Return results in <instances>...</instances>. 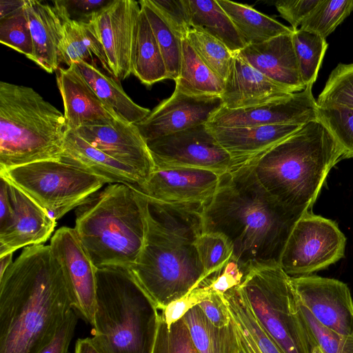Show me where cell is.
<instances>
[{
    "label": "cell",
    "instance_id": "6da1fadb",
    "mask_svg": "<svg viewBox=\"0 0 353 353\" xmlns=\"http://www.w3.org/2000/svg\"><path fill=\"white\" fill-rule=\"evenodd\" d=\"M305 212L273 197L248 161L221 175L216 193L201 212L203 232H221L228 239L231 261L245 276L254 268L280 265L288 237Z\"/></svg>",
    "mask_w": 353,
    "mask_h": 353
},
{
    "label": "cell",
    "instance_id": "7a4b0ae2",
    "mask_svg": "<svg viewBox=\"0 0 353 353\" xmlns=\"http://www.w3.org/2000/svg\"><path fill=\"white\" fill-rule=\"evenodd\" d=\"M73 309L50 245L26 247L0 277V353H39Z\"/></svg>",
    "mask_w": 353,
    "mask_h": 353
},
{
    "label": "cell",
    "instance_id": "3957f363",
    "mask_svg": "<svg viewBox=\"0 0 353 353\" xmlns=\"http://www.w3.org/2000/svg\"><path fill=\"white\" fill-rule=\"evenodd\" d=\"M136 191L145 231L141 253L130 270L163 310L205 280L196 245L203 233V207L167 203Z\"/></svg>",
    "mask_w": 353,
    "mask_h": 353
},
{
    "label": "cell",
    "instance_id": "277c9868",
    "mask_svg": "<svg viewBox=\"0 0 353 353\" xmlns=\"http://www.w3.org/2000/svg\"><path fill=\"white\" fill-rule=\"evenodd\" d=\"M344 151L318 119L249 161L263 188L285 206L301 212L312 206L330 170Z\"/></svg>",
    "mask_w": 353,
    "mask_h": 353
},
{
    "label": "cell",
    "instance_id": "5b68a950",
    "mask_svg": "<svg viewBox=\"0 0 353 353\" xmlns=\"http://www.w3.org/2000/svg\"><path fill=\"white\" fill-rule=\"evenodd\" d=\"M159 310L130 268H97L92 339L104 353H152Z\"/></svg>",
    "mask_w": 353,
    "mask_h": 353
},
{
    "label": "cell",
    "instance_id": "8992f818",
    "mask_svg": "<svg viewBox=\"0 0 353 353\" xmlns=\"http://www.w3.org/2000/svg\"><path fill=\"white\" fill-rule=\"evenodd\" d=\"M75 215L74 229L97 268L135 263L145 231L135 188L110 184L79 205Z\"/></svg>",
    "mask_w": 353,
    "mask_h": 353
},
{
    "label": "cell",
    "instance_id": "52a82bcc",
    "mask_svg": "<svg viewBox=\"0 0 353 353\" xmlns=\"http://www.w3.org/2000/svg\"><path fill=\"white\" fill-rule=\"evenodd\" d=\"M64 114L33 88L0 82V171L60 158Z\"/></svg>",
    "mask_w": 353,
    "mask_h": 353
},
{
    "label": "cell",
    "instance_id": "ba28073f",
    "mask_svg": "<svg viewBox=\"0 0 353 353\" xmlns=\"http://www.w3.org/2000/svg\"><path fill=\"white\" fill-rule=\"evenodd\" d=\"M239 288L254 316L284 353H311L315 346L299 310L291 277L280 265L252 269Z\"/></svg>",
    "mask_w": 353,
    "mask_h": 353
},
{
    "label": "cell",
    "instance_id": "9c48e42d",
    "mask_svg": "<svg viewBox=\"0 0 353 353\" xmlns=\"http://www.w3.org/2000/svg\"><path fill=\"white\" fill-rule=\"evenodd\" d=\"M56 221L106 182L70 157L43 160L0 171Z\"/></svg>",
    "mask_w": 353,
    "mask_h": 353
},
{
    "label": "cell",
    "instance_id": "30bf717a",
    "mask_svg": "<svg viewBox=\"0 0 353 353\" xmlns=\"http://www.w3.org/2000/svg\"><path fill=\"white\" fill-rule=\"evenodd\" d=\"M345 244L335 221L309 211L294 226L279 265L290 277L309 275L343 258Z\"/></svg>",
    "mask_w": 353,
    "mask_h": 353
},
{
    "label": "cell",
    "instance_id": "8fae6325",
    "mask_svg": "<svg viewBox=\"0 0 353 353\" xmlns=\"http://www.w3.org/2000/svg\"><path fill=\"white\" fill-rule=\"evenodd\" d=\"M145 143L154 170L190 168L210 170L221 175L237 166L206 124Z\"/></svg>",
    "mask_w": 353,
    "mask_h": 353
},
{
    "label": "cell",
    "instance_id": "7c38bea8",
    "mask_svg": "<svg viewBox=\"0 0 353 353\" xmlns=\"http://www.w3.org/2000/svg\"><path fill=\"white\" fill-rule=\"evenodd\" d=\"M140 10L138 1L113 0L92 12L88 20L103 48L111 76L118 80L131 74L132 33Z\"/></svg>",
    "mask_w": 353,
    "mask_h": 353
},
{
    "label": "cell",
    "instance_id": "4fadbf2b",
    "mask_svg": "<svg viewBox=\"0 0 353 353\" xmlns=\"http://www.w3.org/2000/svg\"><path fill=\"white\" fill-rule=\"evenodd\" d=\"M291 281L299 303L321 324L340 334L353 333V299L346 283L313 274Z\"/></svg>",
    "mask_w": 353,
    "mask_h": 353
},
{
    "label": "cell",
    "instance_id": "5bb4252c",
    "mask_svg": "<svg viewBox=\"0 0 353 353\" xmlns=\"http://www.w3.org/2000/svg\"><path fill=\"white\" fill-rule=\"evenodd\" d=\"M49 245L69 284L74 309L92 326L96 310L97 268L74 228L63 226L58 229Z\"/></svg>",
    "mask_w": 353,
    "mask_h": 353
},
{
    "label": "cell",
    "instance_id": "9a60e30c",
    "mask_svg": "<svg viewBox=\"0 0 353 353\" xmlns=\"http://www.w3.org/2000/svg\"><path fill=\"white\" fill-rule=\"evenodd\" d=\"M223 106L221 97L194 96L178 89L135 124L145 141L206 124Z\"/></svg>",
    "mask_w": 353,
    "mask_h": 353
},
{
    "label": "cell",
    "instance_id": "2e32d148",
    "mask_svg": "<svg viewBox=\"0 0 353 353\" xmlns=\"http://www.w3.org/2000/svg\"><path fill=\"white\" fill-rule=\"evenodd\" d=\"M318 105L312 88L264 105L239 110L222 106L206 123L212 127H240L278 124H305L317 119Z\"/></svg>",
    "mask_w": 353,
    "mask_h": 353
},
{
    "label": "cell",
    "instance_id": "e0dca14e",
    "mask_svg": "<svg viewBox=\"0 0 353 353\" xmlns=\"http://www.w3.org/2000/svg\"><path fill=\"white\" fill-rule=\"evenodd\" d=\"M220 176L214 172L197 168L157 169L136 189L164 203L204 207L216 193Z\"/></svg>",
    "mask_w": 353,
    "mask_h": 353
},
{
    "label": "cell",
    "instance_id": "ac0fdd59",
    "mask_svg": "<svg viewBox=\"0 0 353 353\" xmlns=\"http://www.w3.org/2000/svg\"><path fill=\"white\" fill-rule=\"evenodd\" d=\"M73 131L96 148L134 170L143 183L154 170L147 144L135 124L119 119L109 124L82 126Z\"/></svg>",
    "mask_w": 353,
    "mask_h": 353
},
{
    "label": "cell",
    "instance_id": "d6986e66",
    "mask_svg": "<svg viewBox=\"0 0 353 353\" xmlns=\"http://www.w3.org/2000/svg\"><path fill=\"white\" fill-rule=\"evenodd\" d=\"M7 181L12 212L8 221L0 227V256L23 247L42 244L50 238L57 223L36 201Z\"/></svg>",
    "mask_w": 353,
    "mask_h": 353
},
{
    "label": "cell",
    "instance_id": "ffe728a7",
    "mask_svg": "<svg viewBox=\"0 0 353 353\" xmlns=\"http://www.w3.org/2000/svg\"><path fill=\"white\" fill-rule=\"evenodd\" d=\"M57 83L63 99L67 130L123 119L99 99L73 65L59 69Z\"/></svg>",
    "mask_w": 353,
    "mask_h": 353
},
{
    "label": "cell",
    "instance_id": "44dd1931",
    "mask_svg": "<svg viewBox=\"0 0 353 353\" xmlns=\"http://www.w3.org/2000/svg\"><path fill=\"white\" fill-rule=\"evenodd\" d=\"M292 93L253 68L236 52L221 98L223 108L239 110L278 101Z\"/></svg>",
    "mask_w": 353,
    "mask_h": 353
},
{
    "label": "cell",
    "instance_id": "7402d4cb",
    "mask_svg": "<svg viewBox=\"0 0 353 353\" xmlns=\"http://www.w3.org/2000/svg\"><path fill=\"white\" fill-rule=\"evenodd\" d=\"M238 54L253 68L292 92L306 88L300 75L292 33L246 46Z\"/></svg>",
    "mask_w": 353,
    "mask_h": 353
},
{
    "label": "cell",
    "instance_id": "603a6c76",
    "mask_svg": "<svg viewBox=\"0 0 353 353\" xmlns=\"http://www.w3.org/2000/svg\"><path fill=\"white\" fill-rule=\"evenodd\" d=\"M305 125V124H303ZM303 124L209 128L236 165L246 163L284 140Z\"/></svg>",
    "mask_w": 353,
    "mask_h": 353
},
{
    "label": "cell",
    "instance_id": "cb8c5ba5",
    "mask_svg": "<svg viewBox=\"0 0 353 353\" xmlns=\"http://www.w3.org/2000/svg\"><path fill=\"white\" fill-rule=\"evenodd\" d=\"M33 46L32 61L48 73L60 65L59 45L63 21L54 6L36 0H24Z\"/></svg>",
    "mask_w": 353,
    "mask_h": 353
},
{
    "label": "cell",
    "instance_id": "d4e9b609",
    "mask_svg": "<svg viewBox=\"0 0 353 353\" xmlns=\"http://www.w3.org/2000/svg\"><path fill=\"white\" fill-rule=\"evenodd\" d=\"M63 154L102 178L106 183H121L134 188L143 183L134 170L96 148L73 130L66 131Z\"/></svg>",
    "mask_w": 353,
    "mask_h": 353
},
{
    "label": "cell",
    "instance_id": "484cf974",
    "mask_svg": "<svg viewBox=\"0 0 353 353\" xmlns=\"http://www.w3.org/2000/svg\"><path fill=\"white\" fill-rule=\"evenodd\" d=\"M237 342L236 353H284L260 324L239 285L223 294Z\"/></svg>",
    "mask_w": 353,
    "mask_h": 353
},
{
    "label": "cell",
    "instance_id": "4316f807",
    "mask_svg": "<svg viewBox=\"0 0 353 353\" xmlns=\"http://www.w3.org/2000/svg\"><path fill=\"white\" fill-rule=\"evenodd\" d=\"M54 3L63 21V38L59 48L60 63L69 67L82 61L94 62L96 58L110 74L103 48L89 21L70 18L63 1H55Z\"/></svg>",
    "mask_w": 353,
    "mask_h": 353
},
{
    "label": "cell",
    "instance_id": "83f0119b",
    "mask_svg": "<svg viewBox=\"0 0 353 353\" xmlns=\"http://www.w3.org/2000/svg\"><path fill=\"white\" fill-rule=\"evenodd\" d=\"M130 71L131 74L147 86L168 79L158 43L148 19L141 8L133 29Z\"/></svg>",
    "mask_w": 353,
    "mask_h": 353
},
{
    "label": "cell",
    "instance_id": "f1b7e54d",
    "mask_svg": "<svg viewBox=\"0 0 353 353\" xmlns=\"http://www.w3.org/2000/svg\"><path fill=\"white\" fill-rule=\"evenodd\" d=\"M75 68L99 99L127 122L137 124L150 112L125 92L119 81L102 72L94 62L73 63Z\"/></svg>",
    "mask_w": 353,
    "mask_h": 353
},
{
    "label": "cell",
    "instance_id": "f546056e",
    "mask_svg": "<svg viewBox=\"0 0 353 353\" xmlns=\"http://www.w3.org/2000/svg\"><path fill=\"white\" fill-rule=\"evenodd\" d=\"M192 28L200 29L222 42L232 52L246 44L216 0H187Z\"/></svg>",
    "mask_w": 353,
    "mask_h": 353
},
{
    "label": "cell",
    "instance_id": "4dcf8cb0",
    "mask_svg": "<svg viewBox=\"0 0 353 353\" xmlns=\"http://www.w3.org/2000/svg\"><path fill=\"white\" fill-rule=\"evenodd\" d=\"M234 23L246 46L258 44L277 36L291 34L292 28L251 6L228 0H216Z\"/></svg>",
    "mask_w": 353,
    "mask_h": 353
},
{
    "label": "cell",
    "instance_id": "1f68e13d",
    "mask_svg": "<svg viewBox=\"0 0 353 353\" xmlns=\"http://www.w3.org/2000/svg\"><path fill=\"white\" fill-rule=\"evenodd\" d=\"M176 89L194 96H218L223 92L225 81L209 68L185 38Z\"/></svg>",
    "mask_w": 353,
    "mask_h": 353
},
{
    "label": "cell",
    "instance_id": "d6a6232c",
    "mask_svg": "<svg viewBox=\"0 0 353 353\" xmlns=\"http://www.w3.org/2000/svg\"><path fill=\"white\" fill-rule=\"evenodd\" d=\"M199 353H236L237 342L232 321L223 327L213 325L196 305L183 316Z\"/></svg>",
    "mask_w": 353,
    "mask_h": 353
},
{
    "label": "cell",
    "instance_id": "836d02e7",
    "mask_svg": "<svg viewBox=\"0 0 353 353\" xmlns=\"http://www.w3.org/2000/svg\"><path fill=\"white\" fill-rule=\"evenodd\" d=\"M151 26L168 72V79L176 80L179 76L181 57L182 40L165 23L151 0L139 1Z\"/></svg>",
    "mask_w": 353,
    "mask_h": 353
},
{
    "label": "cell",
    "instance_id": "e575fe53",
    "mask_svg": "<svg viewBox=\"0 0 353 353\" xmlns=\"http://www.w3.org/2000/svg\"><path fill=\"white\" fill-rule=\"evenodd\" d=\"M292 42L301 79L305 87L312 88L327 48L326 39L297 29L293 30Z\"/></svg>",
    "mask_w": 353,
    "mask_h": 353
},
{
    "label": "cell",
    "instance_id": "d590c367",
    "mask_svg": "<svg viewBox=\"0 0 353 353\" xmlns=\"http://www.w3.org/2000/svg\"><path fill=\"white\" fill-rule=\"evenodd\" d=\"M186 39L202 61L225 81L234 53L222 42L198 28H192Z\"/></svg>",
    "mask_w": 353,
    "mask_h": 353
},
{
    "label": "cell",
    "instance_id": "8d00e7d4",
    "mask_svg": "<svg viewBox=\"0 0 353 353\" xmlns=\"http://www.w3.org/2000/svg\"><path fill=\"white\" fill-rule=\"evenodd\" d=\"M352 11L353 0H320L299 29L325 39Z\"/></svg>",
    "mask_w": 353,
    "mask_h": 353
},
{
    "label": "cell",
    "instance_id": "74e56055",
    "mask_svg": "<svg viewBox=\"0 0 353 353\" xmlns=\"http://www.w3.org/2000/svg\"><path fill=\"white\" fill-rule=\"evenodd\" d=\"M196 245L204 270L205 280L212 275L219 274L231 261L232 246L228 239L221 232H203Z\"/></svg>",
    "mask_w": 353,
    "mask_h": 353
},
{
    "label": "cell",
    "instance_id": "f35d334b",
    "mask_svg": "<svg viewBox=\"0 0 353 353\" xmlns=\"http://www.w3.org/2000/svg\"><path fill=\"white\" fill-rule=\"evenodd\" d=\"M318 106H342L353 110V63H339L318 96Z\"/></svg>",
    "mask_w": 353,
    "mask_h": 353
},
{
    "label": "cell",
    "instance_id": "ab89813d",
    "mask_svg": "<svg viewBox=\"0 0 353 353\" xmlns=\"http://www.w3.org/2000/svg\"><path fill=\"white\" fill-rule=\"evenodd\" d=\"M23 5L0 18V41L32 61V41Z\"/></svg>",
    "mask_w": 353,
    "mask_h": 353
},
{
    "label": "cell",
    "instance_id": "60d3db41",
    "mask_svg": "<svg viewBox=\"0 0 353 353\" xmlns=\"http://www.w3.org/2000/svg\"><path fill=\"white\" fill-rule=\"evenodd\" d=\"M317 119L342 147L344 158L353 157V110L342 106H318Z\"/></svg>",
    "mask_w": 353,
    "mask_h": 353
},
{
    "label": "cell",
    "instance_id": "b9f144b4",
    "mask_svg": "<svg viewBox=\"0 0 353 353\" xmlns=\"http://www.w3.org/2000/svg\"><path fill=\"white\" fill-rule=\"evenodd\" d=\"M152 353H199L183 319L167 325L159 312V322Z\"/></svg>",
    "mask_w": 353,
    "mask_h": 353
},
{
    "label": "cell",
    "instance_id": "7bdbcfd3",
    "mask_svg": "<svg viewBox=\"0 0 353 353\" xmlns=\"http://www.w3.org/2000/svg\"><path fill=\"white\" fill-rule=\"evenodd\" d=\"M297 302L314 343L323 353H353V333L343 335L325 327L305 307Z\"/></svg>",
    "mask_w": 353,
    "mask_h": 353
},
{
    "label": "cell",
    "instance_id": "ee69618b",
    "mask_svg": "<svg viewBox=\"0 0 353 353\" xmlns=\"http://www.w3.org/2000/svg\"><path fill=\"white\" fill-rule=\"evenodd\" d=\"M153 6L173 32L181 39L192 29L187 0H151Z\"/></svg>",
    "mask_w": 353,
    "mask_h": 353
},
{
    "label": "cell",
    "instance_id": "f6af8a7d",
    "mask_svg": "<svg viewBox=\"0 0 353 353\" xmlns=\"http://www.w3.org/2000/svg\"><path fill=\"white\" fill-rule=\"evenodd\" d=\"M211 292L210 281L205 280L188 294L170 303L163 310H160V314L167 325H170L182 319L191 308L208 298Z\"/></svg>",
    "mask_w": 353,
    "mask_h": 353
},
{
    "label": "cell",
    "instance_id": "bcb514c9",
    "mask_svg": "<svg viewBox=\"0 0 353 353\" xmlns=\"http://www.w3.org/2000/svg\"><path fill=\"white\" fill-rule=\"evenodd\" d=\"M319 2L320 0H279L276 1L275 6L294 31Z\"/></svg>",
    "mask_w": 353,
    "mask_h": 353
},
{
    "label": "cell",
    "instance_id": "7dc6e473",
    "mask_svg": "<svg viewBox=\"0 0 353 353\" xmlns=\"http://www.w3.org/2000/svg\"><path fill=\"white\" fill-rule=\"evenodd\" d=\"M75 311L73 309L70 312L55 336L39 353H68L69 345L77 323Z\"/></svg>",
    "mask_w": 353,
    "mask_h": 353
},
{
    "label": "cell",
    "instance_id": "c3c4849f",
    "mask_svg": "<svg viewBox=\"0 0 353 353\" xmlns=\"http://www.w3.org/2000/svg\"><path fill=\"white\" fill-rule=\"evenodd\" d=\"M198 305L215 326L223 327L230 323V316L224 301L223 294L212 290L208 297L200 302Z\"/></svg>",
    "mask_w": 353,
    "mask_h": 353
},
{
    "label": "cell",
    "instance_id": "681fc988",
    "mask_svg": "<svg viewBox=\"0 0 353 353\" xmlns=\"http://www.w3.org/2000/svg\"><path fill=\"white\" fill-rule=\"evenodd\" d=\"M243 278L244 274L238 265L230 261L219 274L208 279L212 291L223 294L228 290L239 285Z\"/></svg>",
    "mask_w": 353,
    "mask_h": 353
},
{
    "label": "cell",
    "instance_id": "f907efd6",
    "mask_svg": "<svg viewBox=\"0 0 353 353\" xmlns=\"http://www.w3.org/2000/svg\"><path fill=\"white\" fill-rule=\"evenodd\" d=\"M110 1H63L68 8H73L82 14L83 21H88L91 14L105 6Z\"/></svg>",
    "mask_w": 353,
    "mask_h": 353
},
{
    "label": "cell",
    "instance_id": "816d5d0a",
    "mask_svg": "<svg viewBox=\"0 0 353 353\" xmlns=\"http://www.w3.org/2000/svg\"><path fill=\"white\" fill-rule=\"evenodd\" d=\"M74 353H104L92 337L79 339L75 344Z\"/></svg>",
    "mask_w": 353,
    "mask_h": 353
},
{
    "label": "cell",
    "instance_id": "f5cc1de1",
    "mask_svg": "<svg viewBox=\"0 0 353 353\" xmlns=\"http://www.w3.org/2000/svg\"><path fill=\"white\" fill-rule=\"evenodd\" d=\"M24 3V0L22 1H0V18L11 13L19 7L22 6Z\"/></svg>",
    "mask_w": 353,
    "mask_h": 353
},
{
    "label": "cell",
    "instance_id": "db71d44e",
    "mask_svg": "<svg viewBox=\"0 0 353 353\" xmlns=\"http://www.w3.org/2000/svg\"><path fill=\"white\" fill-rule=\"evenodd\" d=\"M12 253L7 254L0 256V277L12 264Z\"/></svg>",
    "mask_w": 353,
    "mask_h": 353
},
{
    "label": "cell",
    "instance_id": "11a10c76",
    "mask_svg": "<svg viewBox=\"0 0 353 353\" xmlns=\"http://www.w3.org/2000/svg\"><path fill=\"white\" fill-rule=\"evenodd\" d=\"M311 353H323L318 345H315L312 350Z\"/></svg>",
    "mask_w": 353,
    "mask_h": 353
}]
</instances>
